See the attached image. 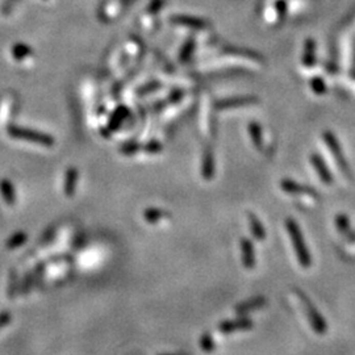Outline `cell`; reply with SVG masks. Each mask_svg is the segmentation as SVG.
<instances>
[{
    "label": "cell",
    "mask_w": 355,
    "mask_h": 355,
    "mask_svg": "<svg viewBox=\"0 0 355 355\" xmlns=\"http://www.w3.org/2000/svg\"><path fill=\"white\" fill-rule=\"evenodd\" d=\"M285 229L288 232V236L291 238L292 246H294V250L296 253L297 260L300 263L301 267L304 269H308L312 263V258H310V253L308 250V246H306L305 241H304L303 233H301L300 227L299 224L294 220V218L288 217L285 220Z\"/></svg>",
    "instance_id": "1"
},
{
    "label": "cell",
    "mask_w": 355,
    "mask_h": 355,
    "mask_svg": "<svg viewBox=\"0 0 355 355\" xmlns=\"http://www.w3.org/2000/svg\"><path fill=\"white\" fill-rule=\"evenodd\" d=\"M294 292L296 294V296L299 297L300 303L303 304L304 310H305V315L306 317H308V321H309L313 331L320 334V336H324V334L328 331V324L325 322L324 317L320 315V312L317 310V308L313 305V303L310 301L309 297L306 296L303 291H300L299 288H295Z\"/></svg>",
    "instance_id": "2"
},
{
    "label": "cell",
    "mask_w": 355,
    "mask_h": 355,
    "mask_svg": "<svg viewBox=\"0 0 355 355\" xmlns=\"http://www.w3.org/2000/svg\"><path fill=\"white\" fill-rule=\"evenodd\" d=\"M8 135L13 138H17V140L33 142V144L41 145V146L52 147L54 145V138L50 137V136L37 132V130H32V129L20 128V126L16 125L8 126Z\"/></svg>",
    "instance_id": "3"
},
{
    "label": "cell",
    "mask_w": 355,
    "mask_h": 355,
    "mask_svg": "<svg viewBox=\"0 0 355 355\" xmlns=\"http://www.w3.org/2000/svg\"><path fill=\"white\" fill-rule=\"evenodd\" d=\"M254 326V322L248 319L246 316H241L236 320H227L218 325V330L223 334H232L239 330H249Z\"/></svg>",
    "instance_id": "4"
},
{
    "label": "cell",
    "mask_w": 355,
    "mask_h": 355,
    "mask_svg": "<svg viewBox=\"0 0 355 355\" xmlns=\"http://www.w3.org/2000/svg\"><path fill=\"white\" fill-rule=\"evenodd\" d=\"M324 140H325V144L328 145V147L330 149L331 154H333V157H334V160L337 161L341 171H342L345 175H350L349 166H347L346 161H345V158H343L342 150H341V147H340V145H338V142L336 141L334 136L331 135V133L326 132V133H324Z\"/></svg>",
    "instance_id": "5"
},
{
    "label": "cell",
    "mask_w": 355,
    "mask_h": 355,
    "mask_svg": "<svg viewBox=\"0 0 355 355\" xmlns=\"http://www.w3.org/2000/svg\"><path fill=\"white\" fill-rule=\"evenodd\" d=\"M239 246H241L242 264L245 266L246 270H253L255 267V262H257L253 242L249 238H242L239 241Z\"/></svg>",
    "instance_id": "6"
},
{
    "label": "cell",
    "mask_w": 355,
    "mask_h": 355,
    "mask_svg": "<svg viewBox=\"0 0 355 355\" xmlns=\"http://www.w3.org/2000/svg\"><path fill=\"white\" fill-rule=\"evenodd\" d=\"M280 187L287 193H292V195H301L303 193V195L310 196L313 199H319V193L315 192L312 188L301 186V184L296 183V182L291 181V179H284V181L280 182Z\"/></svg>",
    "instance_id": "7"
},
{
    "label": "cell",
    "mask_w": 355,
    "mask_h": 355,
    "mask_svg": "<svg viewBox=\"0 0 355 355\" xmlns=\"http://www.w3.org/2000/svg\"><path fill=\"white\" fill-rule=\"evenodd\" d=\"M267 305V299L263 296L253 297L250 300L241 303L236 306V313L238 316H245L250 312H255V310L263 308Z\"/></svg>",
    "instance_id": "8"
},
{
    "label": "cell",
    "mask_w": 355,
    "mask_h": 355,
    "mask_svg": "<svg viewBox=\"0 0 355 355\" xmlns=\"http://www.w3.org/2000/svg\"><path fill=\"white\" fill-rule=\"evenodd\" d=\"M310 162H312V166L315 167V170L319 174L320 179L324 182L325 184H331L333 183V176L330 174V170L328 169V166L325 165V162L322 161V158L317 154H312L310 157Z\"/></svg>",
    "instance_id": "9"
},
{
    "label": "cell",
    "mask_w": 355,
    "mask_h": 355,
    "mask_svg": "<svg viewBox=\"0 0 355 355\" xmlns=\"http://www.w3.org/2000/svg\"><path fill=\"white\" fill-rule=\"evenodd\" d=\"M78 170L77 169H69L66 172V176H64V195L68 197H73L75 195V191H77V184H78Z\"/></svg>",
    "instance_id": "10"
},
{
    "label": "cell",
    "mask_w": 355,
    "mask_h": 355,
    "mask_svg": "<svg viewBox=\"0 0 355 355\" xmlns=\"http://www.w3.org/2000/svg\"><path fill=\"white\" fill-rule=\"evenodd\" d=\"M0 193H2V197L6 202L7 205L12 207L16 202V192L15 188H13L12 183L7 179H2L0 181Z\"/></svg>",
    "instance_id": "11"
},
{
    "label": "cell",
    "mask_w": 355,
    "mask_h": 355,
    "mask_svg": "<svg viewBox=\"0 0 355 355\" xmlns=\"http://www.w3.org/2000/svg\"><path fill=\"white\" fill-rule=\"evenodd\" d=\"M249 227H250V232L253 233V236L258 239V241H263L266 238V230H264L263 225L259 221V218L255 216L254 213H249Z\"/></svg>",
    "instance_id": "12"
},
{
    "label": "cell",
    "mask_w": 355,
    "mask_h": 355,
    "mask_svg": "<svg viewBox=\"0 0 355 355\" xmlns=\"http://www.w3.org/2000/svg\"><path fill=\"white\" fill-rule=\"evenodd\" d=\"M202 174L205 181H211L214 174V160L212 151L207 150L204 154V158H203V167H202Z\"/></svg>",
    "instance_id": "13"
},
{
    "label": "cell",
    "mask_w": 355,
    "mask_h": 355,
    "mask_svg": "<svg viewBox=\"0 0 355 355\" xmlns=\"http://www.w3.org/2000/svg\"><path fill=\"white\" fill-rule=\"evenodd\" d=\"M170 214L167 212L162 211L160 208H147L144 212V218L146 223L149 224H157L160 223L163 218H169Z\"/></svg>",
    "instance_id": "14"
},
{
    "label": "cell",
    "mask_w": 355,
    "mask_h": 355,
    "mask_svg": "<svg viewBox=\"0 0 355 355\" xmlns=\"http://www.w3.org/2000/svg\"><path fill=\"white\" fill-rule=\"evenodd\" d=\"M27 239H28V236L24 232H18L16 233V234H13V236L7 241L6 246L7 249H9V250H15V249L24 245L25 242H27Z\"/></svg>",
    "instance_id": "15"
},
{
    "label": "cell",
    "mask_w": 355,
    "mask_h": 355,
    "mask_svg": "<svg viewBox=\"0 0 355 355\" xmlns=\"http://www.w3.org/2000/svg\"><path fill=\"white\" fill-rule=\"evenodd\" d=\"M17 280H18L17 273H16V270H12V271L9 273L8 292H7L9 299H15L16 295H17L18 291H20V287L17 285Z\"/></svg>",
    "instance_id": "16"
},
{
    "label": "cell",
    "mask_w": 355,
    "mask_h": 355,
    "mask_svg": "<svg viewBox=\"0 0 355 355\" xmlns=\"http://www.w3.org/2000/svg\"><path fill=\"white\" fill-rule=\"evenodd\" d=\"M128 116V109L124 107H120L119 109L115 112L114 115H112V117H110L109 120V129H116L117 126L120 125V124L123 123V120L125 119V117Z\"/></svg>",
    "instance_id": "17"
},
{
    "label": "cell",
    "mask_w": 355,
    "mask_h": 355,
    "mask_svg": "<svg viewBox=\"0 0 355 355\" xmlns=\"http://www.w3.org/2000/svg\"><path fill=\"white\" fill-rule=\"evenodd\" d=\"M172 23L179 25H186V27L191 28H197V29H203L205 28V24L202 20H197V18H188V17H174L171 20Z\"/></svg>",
    "instance_id": "18"
},
{
    "label": "cell",
    "mask_w": 355,
    "mask_h": 355,
    "mask_svg": "<svg viewBox=\"0 0 355 355\" xmlns=\"http://www.w3.org/2000/svg\"><path fill=\"white\" fill-rule=\"evenodd\" d=\"M199 346L202 347V350H204L205 352L213 351V350L216 349V343H214V340L213 337H212V334L209 333L203 334L202 337H200Z\"/></svg>",
    "instance_id": "19"
},
{
    "label": "cell",
    "mask_w": 355,
    "mask_h": 355,
    "mask_svg": "<svg viewBox=\"0 0 355 355\" xmlns=\"http://www.w3.org/2000/svg\"><path fill=\"white\" fill-rule=\"evenodd\" d=\"M249 133H250V137L251 140H253V142H254L255 146H257L258 149H260L262 145H263V142H262V133H260L259 125L255 123L250 124V125H249Z\"/></svg>",
    "instance_id": "20"
},
{
    "label": "cell",
    "mask_w": 355,
    "mask_h": 355,
    "mask_svg": "<svg viewBox=\"0 0 355 355\" xmlns=\"http://www.w3.org/2000/svg\"><path fill=\"white\" fill-rule=\"evenodd\" d=\"M304 63L306 66H312L315 63V42L308 40L305 43V53H304Z\"/></svg>",
    "instance_id": "21"
},
{
    "label": "cell",
    "mask_w": 355,
    "mask_h": 355,
    "mask_svg": "<svg viewBox=\"0 0 355 355\" xmlns=\"http://www.w3.org/2000/svg\"><path fill=\"white\" fill-rule=\"evenodd\" d=\"M12 54L16 59H24L25 57L32 54V49L24 43H17V45L13 46Z\"/></svg>",
    "instance_id": "22"
},
{
    "label": "cell",
    "mask_w": 355,
    "mask_h": 355,
    "mask_svg": "<svg viewBox=\"0 0 355 355\" xmlns=\"http://www.w3.org/2000/svg\"><path fill=\"white\" fill-rule=\"evenodd\" d=\"M336 225L342 234H347L350 232V220L346 214H338L336 217Z\"/></svg>",
    "instance_id": "23"
},
{
    "label": "cell",
    "mask_w": 355,
    "mask_h": 355,
    "mask_svg": "<svg viewBox=\"0 0 355 355\" xmlns=\"http://www.w3.org/2000/svg\"><path fill=\"white\" fill-rule=\"evenodd\" d=\"M33 284H34L33 274H27V275H25V278L23 279V283H21V285H20V291H18V294L28 295L29 292L32 291V287H33Z\"/></svg>",
    "instance_id": "24"
},
{
    "label": "cell",
    "mask_w": 355,
    "mask_h": 355,
    "mask_svg": "<svg viewBox=\"0 0 355 355\" xmlns=\"http://www.w3.org/2000/svg\"><path fill=\"white\" fill-rule=\"evenodd\" d=\"M253 103L251 99H246V98H239V99H230L228 101H224V103H220L218 107L221 108H228V107H236V105H245V104H250Z\"/></svg>",
    "instance_id": "25"
},
{
    "label": "cell",
    "mask_w": 355,
    "mask_h": 355,
    "mask_svg": "<svg viewBox=\"0 0 355 355\" xmlns=\"http://www.w3.org/2000/svg\"><path fill=\"white\" fill-rule=\"evenodd\" d=\"M140 144L138 142H126V144H124L123 146L120 147V151L124 154V156H133V154L137 153L138 150H140Z\"/></svg>",
    "instance_id": "26"
},
{
    "label": "cell",
    "mask_w": 355,
    "mask_h": 355,
    "mask_svg": "<svg viewBox=\"0 0 355 355\" xmlns=\"http://www.w3.org/2000/svg\"><path fill=\"white\" fill-rule=\"evenodd\" d=\"M312 90L317 95H322V94H325V91H326V86H325V83L322 82V79L315 78V79L312 80Z\"/></svg>",
    "instance_id": "27"
},
{
    "label": "cell",
    "mask_w": 355,
    "mask_h": 355,
    "mask_svg": "<svg viewBox=\"0 0 355 355\" xmlns=\"http://www.w3.org/2000/svg\"><path fill=\"white\" fill-rule=\"evenodd\" d=\"M192 50H193V41H187L186 45L183 46V50L181 52V55H179V57H181V61L186 62L187 59L190 58Z\"/></svg>",
    "instance_id": "28"
},
{
    "label": "cell",
    "mask_w": 355,
    "mask_h": 355,
    "mask_svg": "<svg viewBox=\"0 0 355 355\" xmlns=\"http://www.w3.org/2000/svg\"><path fill=\"white\" fill-rule=\"evenodd\" d=\"M145 150L149 151V153H150V154H156V153H158V151L162 150V146H161L160 142L151 141L150 144L146 145V147H145Z\"/></svg>",
    "instance_id": "29"
},
{
    "label": "cell",
    "mask_w": 355,
    "mask_h": 355,
    "mask_svg": "<svg viewBox=\"0 0 355 355\" xmlns=\"http://www.w3.org/2000/svg\"><path fill=\"white\" fill-rule=\"evenodd\" d=\"M11 320H12V316H11V313H8V312L0 313V329H3L4 326H7V325L11 322Z\"/></svg>",
    "instance_id": "30"
},
{
    "label": "cell",
    "mask_w": 355,
    "mask_h": 355,
    "mask_svg": "<svg viewBox=\"0 0 355 355\" xmlns=\"http://www.w3.org/2000/svg\"><path fill=\"white\" fill-rule=\"evenodd\" d=\"M157 88H160V83H151L149 86L142 87V88L138 91V94H140V95H145V94H149V92L151 91H156Z\"/></svg>",
    "instance_id": "31"
},
{
    "label": "cell",
    "mask_w": 355,
    "mask_h": 355,
    "mask_svg": "<svg viewBox=\"0 0 355 355\" xmlns=\"http://www.w3.org/2000/svg\"><path fill=\"white\" fill-rule=\"evenodd\" d=\"M162 355H190V354H187V352H176V354H162Z\"/></svg>",
    "instance_id": "32"
}]
</instances>
